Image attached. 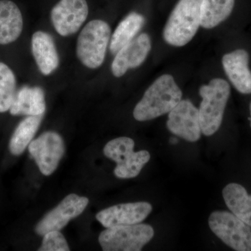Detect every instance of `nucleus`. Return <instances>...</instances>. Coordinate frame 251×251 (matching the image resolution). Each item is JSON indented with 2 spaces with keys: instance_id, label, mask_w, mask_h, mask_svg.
I'll return each mask as SVG.
<instances>
[{
  "instance_id": "nucleus-15",
  "label": "nucleus",
  "mask_w": 251,
  "mask_h": 251,
  "mask_svg": "<svg viewBox=\"0 0 251 251\" xmlns=\"http://www.w3.org/2000/svg\"><path fill=\"white\" fill-rule=\"evenodd\" d=\"M31 52L41 74L49 75L59 67V57L53 38L43 31L31 36Z\"/></svg>"
},
{
  "instance_id": "nucleus-24",
  "label": "nucleus",
  "mask_w": 251,
  "mask_h": 251,
  "mask_svg": "<svg viewBox=\"0 0 251 251\" xmlns=\"http://www.w3.org/2000/svg\"><path fill=\"white\" fill-rule=\"evenodd\" d=\"M170 143H171L172 145H176V144L178 143V140L176 139V138H171V139H170Z\"/></svg>"
},
{
  "instance_id": "nucleus-12",
  "label": "nucleus",
  "mask_w": 251,
  "mask_h": 251,
  "mask_svg": "<svg viewBox=\"0 0 251 251\" xmlns=\"http://www.w3.org/2000/svg\"><path fill=\"white\" fill-rule=\"evenodd\" d=\"M152 211V206L146 202L117 204L99 211L96 219L105 227L123 225L140 224Z\"/></svg>"
},
{
  "instance_id": "nucleus-10",
  "label": "nucleus",
  "mask_w": 251,
  "mask_h": 251,
  "mask_svg": "<svg viewBox=\"0 0 251 251\" xmlns=\"http://www.w3.org/2000/svg\"><path fill=\"white\" fill-rule=\"evenodd\" d=\"M88 14L86 0H60L51 10V22L59 35L69 36L80 29Z\"/></svg>"
},
{
  "instance_id": "nucleus-6",
  "label": "nucleus",
  "mask_w": 251,
  "mask_h": 251,
  "mask_svg": "<svg viewBox=\"0 0 251 251\" xmlns=\"http://www.w3.org/2000/svg\"><path fill=\"white\" fill-rule=\"evenodd\" d=\"M153 235L150 225H123L107 227L99 235V242L104 251H140Z\"/></svg>"
},
{
  "instance_id": "nucleus-18",
  "label": "nucleus",
  "mask_w": 251,
  "mask_h": 251,
  "mask_svg": "<svg viewBox=\"0 0 251 251\" xmlns=\"http://www.w3.org/2000/svg\"><path fill=\"white\" fill-rule=\"evenodd\" d=\"M223 196L231 212L251 227V196L245 188L230 183L223 190Z\"/></svg>"
},
{
  "instance_id": "nucleus-13",
  "label": "nucleus",
  "mask_w": 251,
  "mask_h": 251,
  "mask_svg": "<svg viewBox=\"0 0 251 251\" xmlns=\"http://www.w3.org/2000/svg\"><path fill=\"white\" fill-rule=\"evenodd\" d=\"M151 49V39L143 33L124 46L115 54L111 70L115 77L123 76L130 69L140 67L148 57Z\"/></svg>"
},
{
  "instance_id": "nucleus-25",
  "label": "nucleus",
  "mask_w": 251,
  "mask_h": 251,
  "mask_svg": "<svg viewBox=\"0 0 251 251\" xmlns=\"http://www.w3.org/2000/svg\"><path fill=\"white\" fill-rule=\"evenodd\" d=\"M250 112H251V118H250V120H251V105H250Z\"/></svg>"
},
{
  "instance_id": "nucleus-22",
  "label": "nucleus",
  "mask_w": 251,
  "mask_h": 251,
  "mask_svg": "<svg viewBox=\"0 0 251 251\" xmlns=\"http://www.w3.org/2000/svg\"><path fill=\"white\" fill-rule=\"evenodd\" d=\"M14 73L4 63L0 62V113L10 110L16 91Z\"/></svg>"
},
{
  "instance_id": "nucleus-16",
  "label": "nucleus",
  "mask_w": 251,
  "mask_h": 251,
  "mask_svg": "<svg viewBox=\"0 0 251 251\" xmlns=\"http://www.w3.org/2000/svg\"><path fill=\"white\" fill-rule=\"evenodd\" d=\"M9 111L14 116L44 115L46 111L44 90L39 87L24 86L16 92Z\"/></svg>"
},
{
  "instance_id": "nucleus-17",
  "label": "nucleus",
  "mask_w": 251,
  "mask_h": 251,
  "mask_svg": "<svg viewBox=\"0 0 251 251\" xmlns=\"http://www.w3.org/2000/svg\"><path fill=\"white\" fill-rule=\"evenodd\" d=\"M23 28V16L17 5L10 0H0V45L17 40Z\"/></svg>"
},
{
  "instance_id": "nucleus-20",
  "label": "nucleus",
  "mask_w": 251,
  "mask_h": 251,
  "mask_svg": "<svg viewBox=\"0 0 251 251\" xmlns=\"http://www.w3.org/2000/svg\"><path fill=\"white\" fill-rule=\"evenodd\" d=\"M43 115L28 116L20 122L9 142V151L15 156L24 152L40 126Z\"/></svg>"
},
{
  "instance_id": "nucleus-11",
  "label": "nucleus",
  "mask_w": 251,
  "mask_h": 251,
  "mask_svg": "<svg viewBox=\"0 0 251 251\" xmlns=\"http://www.w3.org/2000/svg\"><path fill=\"white\" fill-rule=\"evenodd\" d=\"M167 128L173 134L188 142L201 138L199 110L189 100H182L168 115Z\"/></svg>"
},
{
  "instance_id": "nucleus-14",
  "label": "nucleus",
  "mask_w": 251,
  "mask_h": 251,
  "mask_svg": "<svg viewBox=\"0 0 251 251\" xmlns=\"http://www.w3.org/2000/svg\"><path fill=\"white\" fill-rule=\"evenodd\" d=\"M249 55L245 50H236L225 54L222 64L226 75L236 90L244 94H251V72Z\"/></svg>"
},
{
  "instance_id": "nucleus-8",
  "label": "nucleus",
  "mask_w": 251,
  "mask_h": 251,
  "mask_svg": "<svg viewBox=\"0 0 251 251\" xmlns=\"http://www.w3.org/2000/svg\"><path fill=\"white\" fill-rule=\"evenodd\" d=\"M41 173L50 176L57 169L65 153L64 140L59 133L47 131L31 141L28 147Z\"/></svg>"
},
{
  "instance_id": "nucleus-21",
  "label": "nucleus",
  "mask_w": 251,
  "mask_h": 251,
  "mask_svg": "<svg viewBox=\"0 0 251 251\" xmlns=\"http://www.w3.org/2000/svg\"><path fill=\"white\" fill-rule=\"evenodd\" d=\"M235 0H203L201 6V26L211 29L230 16Z\"/></svg>"
},
{
  "instance_id": "nucleus-23",
  "label": "nucleus",
  "mask_w": 251,
  "mask_h": 251,
  "mask_svg": "<svg viewBox=\"0 0 251 251\" xmlns=\"http://www.w3.org/2000/svg\"><path fill=\"white\" fill-rule=\"evenodd\" d=\"M39 251H69L65 237L59 230L51 231L44 234Z\"/></svg>"
},
{
  "instance_id": "nucleus-4",
  "label": "nucleus",
  "mask_w": 251,
  "mask_h": 251,
  "mask_svg": "<svg viewBox=\"0 0 251 251\" xmlns=\"http://www.w3.org/2000/svg\"><path fill=\"white\" fill-rule=\"evenodd\" d=\"M111 29L101 20L87 23L79 34L76 54L80 62L89 69H95L103 64L110 43Z\"/></svg>"
},
{
  "instance_id": "nucleus-5",
  "label": "nucleus",
  "mask_w": 251,
  "mask_h": 251,
  "mask_svg": "<svg viewBox=\"0 0 251 251\" xmlns=\"http://www.w3.org/2000/svg\"><path fill=\"white\" fill-rule=\"evenodd\" d=\"M134 140L120 137L110 140L103 149L104 155L117 163L115 176L120 179H131L138 176L145 164L150 161V153L146 150L135 152Z\"/></svg>"
},
{
  "instance_id": "nucleus-2",
  "label": "nucleus",
  "mask_w": 251,
  "mask_h": 251,
  "mask_svg": "<svg viewBox=\"0 0 251 251\" xmlns=\"http://www.w3.org/2000/svg\"><path fill=\"white\" fill-rule=\"evenodd\" d=\"M203 0H179L163 30L167 44L184 46L192 40L201 26Z\"/></svg>"
},
{
  "instance_id": "nucleus-9",
  "label": "nucleus",
  "mask_w": 251,
  "mask_h": 251,
  "mask_svg": "<svg viewBox=\"0 0 251 251\" xmlns=\"http://www.w3.org/2000/svg\"><path fill=\"white\" fill-rule=\"evenodd\" d=\"M89 202L87 198L77 196L75 193L69 194L36 225V233L44 236L51 231H60L71 220L80 216L85 211Z\"/></svg>"
},
{
  "instance_id": "nucleus-7",
  "label": "nucleus",
  "mask_w": 251,
  "mask_h": 251,
  "mask_svg": "<svg viewBox=\"0 0 251 251\" xmlns=\"http://www.w3.org/2000/svg\"><path fill=\"white\" fill-rule=\"evenodd\" d=\"M211 230L226 245L237 251H251V228L232 212L215 211L209 218Z\"/></svg>"
},
{
  "instance_id": "nucleus-19",
  "label": "nucleus",
  "mask_w": 251,
  "mask_h": 251,
  "mask_svg": "<svg viewBox=\"0 0 251 251\" xmlns=\"http://www.w3.org/2000/svg\"><path fill=\"white\" fill-rule=\"evenodd\" d=\"M145 23L143 15L132 12L124 18L117 26L110 41V50L116 54L124 46L133 40Z\"/></svg>"
},
{
  "instance_id": "nucleus-1",
  "label": "nucleus",
  "mask_w": 251,
  "mask_h": 251,
  "mask_svg": "<svg viewBox=\"0 0 251 251\" xmlns=\"http://www.w3.org/2000/svg\"><path fill=\"white\" fill-rule=\"evenodd\" d=\"M182 99V92L174 77L165 74L149 87L143 98L135 105L133 117L145 122L169 113Z\"/></svg>"
},
{
  "instance_id": "nucleus-3",
  "label": "nucleus",
  "mask_w": 251,
  "mask_h": 251,
  "mask_svg": "<svg viewBox=\"0 0 251 251\" xmlns=\"http://www.w3.org/2000/svg\"><path fill=\"white\" fill-rule=\"evenodd\" d=\"M202 98L199 115L201 131L210 136L219 129L222 124L225 109L230 95V87L227 81L221 78L211 80L208 85L200 88Z\"/></svg>"
}]
</instances>
